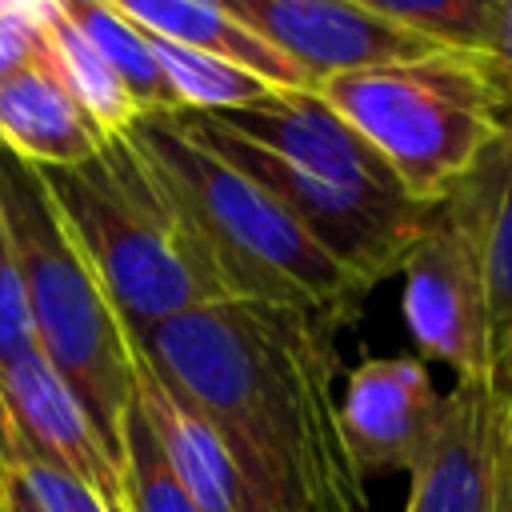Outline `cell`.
<instances>
[{"label": "cell", "instance_id": "10", "mask_svg": "<svg viewBox=\"0 0 512 512\" xmlns=\"http://www.w3.org/2000/svg\"><path fill=\"white\" fill-rule=\"evenodd\" d=\"M0 404L28 448L88 484L112 508L128 512L120 452L108 444V436L96 428L72 388L56 376V368L40 356V348L0 368Z\"/></svg>", "mask_w": 512, "mask_h": 512}, {"label": "cell", "instance_id": "9", "mask_svg": "<svg viewBox=\"0 0 512 512\" xmlns=\"http://www.w3.org/2000/svg\"><path fill=\"white\" fill-rule=\"evenodd\" d=\"M504 460V392L496 380H456L440 424L408 468L404 512H488Z\"/></svg>", "mask_w": 512, "mask_h": 512}, {"label": "cell", "instance_id": "16", "mask_svg": "<svg viewBox=\"0 0 512 512\" xmlns=\"http://www.w3.org/2000/svg\"><path fill=\"white\" fill-rule=\"evenodd\" d=\"M144 32V28H140ZM152 40V52H156V64L172 88V100H176V112H240V108H256L264 100H272L276 84H268L264 76L240 68L236 60L228 56H216V52H200V48H184V44H168V40Z\"/></svg>", "mask_w": 512, "mask_h": 512}, {"label": "cell", "instance_id": "6", "mask_svg": "<svg viewBox=\"0 0 512 512\" xmlns=\"http://www.w3.org/2000/svg\"><path fill=\"white\" fill-rule=\"evenodd\" d=\"M404 328L420 360H436L456 380H492V324L476 220L460 188L432 204L396 272Z\"/></svg>", "mask_w": 512, "mask_h": 512}, {"label": "cell", "instance_id": "24", "mask_svg": "<svg viewBox=\"0 0 512 512\" xmlns=\"http://www.w3.org/2000/svg\"><path fill=\"white\" fill-rule=\"evenodd\" d=\"M492 380H496V388L504 392V448H508V464H512V352H508V360L492 372Z\"/></svg>", "mask_w": 512, "mask_h": 512}, {"label": "cell", "instance_id": "21", "mask_svg": "<svg viewBox=\"0 0 512 512\" xmlns=\"http://www.w3.org/2000/svg\"><path fill=\"white\" fill-rule=\"evenodd\" d=\"M36 352V332H32V312H28V296H24V280L8 260H0V368H8L12 360Z\"/></svg>", "mask_w": 512, "mask_h": 512}, {"label": "cell", "instance_id": "25", "mask_svg": "<svg viewBox=\"0 0 512 512\" xmlns=\"http://www.w3.org/2000/svg\"><path fill=\"white\" fill-rule=\"evenodd\" d=\"M488 512H512V464H508V448L496 472V488H492V508Z\"/></svg>", "mask_w": 512, "mask_h": 512}, {"label": "cell", "instance_id": "18", "mask_svg": "<svg viewBox=\"0 0 512 512\" xmlns=\"http://www.w3.org/2000/svg\"><path fill=\"white\" fill-rule=\"evenodd\" d=\"M120 468H124V500L128 512H200L188 488L168 468L152 428L132 404L120 428Z\"/></svg>", "mask_w": 512, "mask_h": 512}, {"label": "cell", "instance_id": "26", "mask_svg": "<svg viewBox=\"0 0 512 512\" xmlns=\"http://www.w3.org/2000/svg\"><path fill=\"white\" fill-rule=\"evenodd\" d=\"M8 492H12V472H8V416L0 404V512H8Z\"/></svg>", "mask_w": 512, "mask_h": 512}, {"label": "cell", "instance_id": "20", "mask_svg": "<svg viewBox=\"0 0 512 512\" xmlns=\"http://www.w3.org/2000/svg\"><path fill=\"white\" fill-rule=\"evenodd\" d=\"M8 472L40 512H124L100 500L88 484H80L64 468H56L48 456L28 448L12 424H8Z\"/></svg>", "mask_w": 512, "mask_h": 512}, {"label": "cell", "instance_id": "22", "mask_svg": "<svg viewBox=\"0 0 512 512\" xmlns=\"http://www.w3.org/2000/svg\"><path fill=\"white\" fill-rule=\"evenodd\" d=\"M480 56L488 60V72L500 88L504 116L512 120V0H488V28Z\"/></svg>", "mask_w": 512, "mask_h": 512}, {"label": "cell", "instance_id": "27", "mask_svg": "<svg viewBox=\"0 0 512 512\" xmlns=\"http://www.w3.org/2000/svg\"><path fill=\"white\" fill-rule=\"evenodd\" d=\"M8 512H40V508L24 496V488H20L16 480H12V492H8Z\"/></svg>", "mask_w": 512, "mask_h": 512}, {"label": "cell", "instance_id": "2", "mask_svg": "<svg viewBox=\"0 0 512 512\" xmlns=\"http://www.w3.org/2000/svg\"><path fill=\"white\" fill-rule=\"evenodd\" d=\"M128 136L208 252L228 300L300 308L336 328L360 316L372 284L328 256L272 192L204 144L180 112L140 116Z\"/></svg>", "mask_w": 512, "mask_h": 512}, {"label": "cell", "instance_id": "11", "mask_svg": "<svg viewBox=\"0 0 512 512\" xmlns=\"http://www.w3.org/2000/svg\"><path fill=\"white\" fill-rule=\"evenodd\" d=\"M108 136L64 88L44 48L0 80V152L24 168H76L88 164Z\"/></svg>", "mask_w": 512, "mask_h": 512}, {"label": "cell", "instance_id": "5", "mask_svg": "<svg viewBox=\"0 0 512 512\" xmlns=\"http://www.w3.org/2000/svg\"><path fill=\"white\" fill-rule=\"evenodd\" d=\"M0 216L40 356L120 452V428L136 404V344L68 240L40 176L8 152H0Z\"/></svg>", "mask_w": 512, "mask_h": 512}, {"label": "cell", "instance_id": "4", "mask_svg": "<svg viewBox=\"0 0 512 512\" xmlns=\"http://www.w3.org/2000/svg\"><path fill=\"white\" fill-rule=\"evenodd\" d=\"M316 96L348 120L420 208L456 184L504 132V100L480 52L436 48L412 60L332 76Z\"/></svg>", "mask_w": 512, "mask_h": 512}, {"label": "cell", "instance_id": "15", "mask_svg": "<svg viewBox=\"0 0 512 512\" xmlns=\"http://www.w3.org/2000/svg\"><path fill=\"white\" fill-rule=\"evenodd\" d=\"M36 32H40V48H44L48 64L56 68V76L64 80V88L80 100V108L96 120V128L108 140L120 136V132H128L140 120V108H136L128 84L92 48V40L64 16L60 0L36 20Z\"/></svg>", "mask_w": 512, "mask_h": 512}, {"label": "cell", "instance_id": "17", "mask_svg": "<svg viewBox=\"0 0 512 512\" xmlns=\"http://www.w3.org/2000/svg\"><path fill=\"white\" fill-rule=\"evenodd\" d=\"M60 8L92 40V48L116 68V76L128 84L140 116L176 112L172 88H168V80H164V72L156 64V52H152L148 32H140L128 16H120L104 0H60Z\"/></svg>", "mask_w": 512, "mask_h": 512}, {"label": "cell", "instance_id": "12", "mask_svg": "<svg viewBox=\"0 0 512 512\" xmlns=\"http://www.w3.org/2000/svg\"><path fill=\"white\" fill-rule=\"evenodd\" d=\"M136 408L152 428L168 468L188 488L200 512H244L236 468L220 436L156 376V368L136 352Z\"/></svg>", "mask_w": 512, "mask_h": 512}, {"label": "cell", "instance_id": "28", "mask_svg": "<svg viewBox=\"0 0 512 512\" xmlns=\"http://www.w3.org/2000/svg\"><path fill=\"white\" fill-rule=\"evenodd\" d=\"M0 260H8V236H4V216H0Z\"/></svg>", "mask_w": 512, "mask_h": 512}, {"label": "cell", "instance_id": "19", "mask_svg": "<svg viewBox=\"0 0 512 512\" xmlns=\"http://www.w3.org/2000/svg\"><path fill=\"white\" fill-rule=\"evenodd\" d=\"M352 4L440 48H452V52L484 48L488 0H352Z\"/></svg>", "mask_w": 512, "mask_h": 512}, {"label": "cell", "instance_id": "7", "mask_svg": "<svg viewBox=\"0 0 512 512\" xmlns=\"http://www.w3.org/2000/svg\"><path fill=\"white\" fill-rule=\"evenodd\" d=\"M244 28H252L268 48H276L316 92L324 80L376 68L392 60H412L436 52L440 44L396 28L352 0H220Z\"/></svg>", "mask_w": 512, "mask_h": 512}, {"label": "cell", "instance_id": "8", "mask_svg": "<svg viewBox=\"0 0 512 512\" xmlns=\"http://www.w3.org/2000/svg\"><path fill=\"white\" fill-rule=\"evenodd\" d=\"M436 392L420 356H368L344 376L336 424L344 456L360 484L408 472L440 424Z\"/></svg>", "mask_w": 512, "mask_h": 512}, {"label": "cell", "instance_id": "13", "mask_svg": "<svg viewBox=\"0 0 512 512\" xmlns=\"http://www.w3.org/2000/svg\"><path fill=\"white\" fill-rule=\"evenodd\" d=\"M104 4L128 16L136 28H144L156 40L228 56L284 92L308 88V80L276 48H268L252 28H244L220 0H104Z\"/></svg>", "mask_w": 512, "mask_h": 512}, {"label": "cell", "instance_id": "14", "mask_svg": "<svg viewBox=\"0 0 512 512\" xmlns=\"http://www.w3.org/2000/svg\"><path fill=\"white\" fill-rule=\"evenodd\" d=\"M472 208L484 288H488V324H492V372L512 352V120L480 164L456 184Z\"/></svg>", "mask_w": 512, "mask_h": 512}, {"label": "cell", "instance_id": "1", "mask_svg": "<svg viewBox=\"0 0 512 512\" xmlns=\"http://www.w3.org/2000/svg\"><path fill=\"white\" fill-rule=\"evenodd\" d=\"M132 344L220 436L244 512H364L336 424V324L284 304L216 300Z\"/></svg>", "mask_w": 512, "mask_h": 512}, {"label": "cell", "instance_id": "23", "mask_svg": "<svg viewBox=\"0 0 512 512\" xmlns=\"http://www.w3.org/2000/svg\"><path fill=\"white\" fill-rule=\"evenodd\" d=\"M36 44H40V32L28 16H20V12L0 16V80L8 72H16L36 52Z\"/></svg>", "mask_w": 512, "mask_h": 512}, {"label": "cell", "instance_id": "3", "mask_svg": "<svg viewBox=\"0 0 512 512\" xmlns=\"http://www.w3.org/2000/svg\"><path fill=\"white\" fill-rule=\"evenodd\" d=\"M36 176L128 336L228 300L208 252L128 132L112 136L88 164L44 168Z\"/></svg>", "mask_w": 512, "mask_h": 512}]
</instances>
